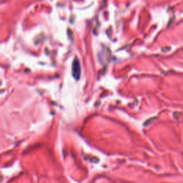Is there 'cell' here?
Wrapping results in <instances>:
<instances>
[{"label":"cell","mask_w":183,"mask_h":183,"mask_svg":"<svg viewBox=\"0 0 183 183\" xmlns=\"http://www.w3.org/2000/svg\"><path fill=\"white\" fill-rule=\"evenodd\" d=\"M81 75V67L79 59L75 58L72 63V76L76 79H79Z\"/></svg>","instance_id":"1"},{"label":"cell","mask_w":183,"mask_h":183,"mask_svg":"<svg viewBox=\"0 0 183 183\" xmlns=\"http://www.w3.org/2000/svg\"><path fill=\"white\" fill-rule=\"evenodd\" d=\"M157 120V117H152L150 119H149V120H147V121L145 122V124H144V125L145 126H147L149 125V124H151L154 121H155V120Z\"/></svg>","instance_id":"2"},{"label":"cell","mask_w":183,"mask_h":183,"mask_svg":"<svg viewBox=\"0 0 183 183\" xmlns=\"http://www.w3.org/2000/svg\"><path fill=\"white\" fill-rule=\"evenodd\" d=\"M180 112H174V117L176 119V120H178V119H180Z\"/></svg>","instance_id":"3"}]
</instances>
